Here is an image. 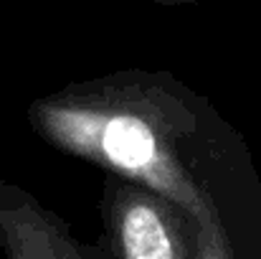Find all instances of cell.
<instances>
[{
    "mask_svg": "<svg viewBox=\"0 0 261 259\" xmlns=\"http://www.w3.org/2000/svg\"><path fill=\"white\" fill-rule=\"evenodd\" d=\"M0 252L5 259H109L74 237L69 221L31 191L0 178Z\"/></svg>",
    "mask_w": 261,
    "mask_h": 259,
    "instance_id": "3957f363",
    "label": "cell"
},
{
    "mask_svg": "<svg viewBox=\"0 0 261 259\" xmlns=\"http://www.w3.org/2000/svg\"><path fill=\"white\" fill-rule=\"evenodd\" d=\"M145 3H155V5H193V3H203V0H145Z\"/></svg>",
    "mask_w": 261,
    "mask_h": 259,
    "instance_id": "5b68a950",
    "label": "cell"
},
{
    "mask_svg": "<svg viewBox=\"0 0 261 259\" xmlns=\"http://www.w3.org/2000/svg\"><path fill=\"white\" fill-rule=\"evenodd\" d=\"M25 120L59 153L216 219L246 259L254 214L241 140L175 74L122 69L71 82L36 97Z\"/></svg>",
    "mask_w": 261,
    "mask_h": 259,
    "instance_id": "6da1fadb",
    "label": "cell"
},
{
    "mask_svg": "<svg viewBox=\"0 0 261 259\" xmlns=\"http://www.w3.org/2000/svg\"><path fill=\"white\" fill-rule=\"evenodd\" d=\"M198 224V259H244L233 247L228 231L208 216L195 219Z\"/></svg>",
    "mask_w": 261,
    "mask_h": 259,
    "instance_id": "277c9868",
    "label": "cell"
},
{
    "mask_svg": "<svg viewBox=\"0 0 261 259\" xmlns=\"http://www.w3.org/2000/svg\"><path fill=\"white\" fill-rule=\"evenodd\" d=\"M99 216L109 259H198L195 216L147 185L104 175Z\"/></svg>",
    "mask_w": 261,
    "mask_h": 259,
    "instance_id": "7a4b0ae2",
    "label": "cell"
}]
</instances>
